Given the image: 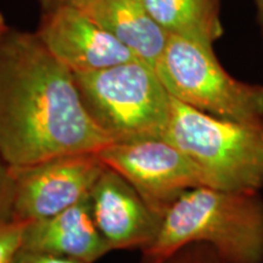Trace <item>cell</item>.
<instances>
[{
    "mask_svg": "<svg viewBox=\"0 0 263 263\" xmlns=\"http://www.w3.org/2000/svg\"><path fill=\"white\" fill-rule=\"evenodd\" d=\"M114 140L88 114L74 76L37 34L11 29L0 44V156L10 167L99 153Z\"/></svg>",
    "mask_w": 263,
    "mask_h": 263,
    "instance_id": "cell-1",
    "label": "cell"
},
{
    "mask_svg": "<svg viewBox=\"0 0 263 263\" xmlns=\"http://www.w3.org/2000/svg\"><path fill=\"white\" fill-rule=\"evenodd\" d=\"M212 246L227 263H263V200L258 192L197 186L163 212L160 229L144 249V262H159L183 246Z\"/></svg>",
    "mask_w": 263,
    "mask_h": 263,
    "instance_id": "cell-2",
    "label": "cell"
},
{
    "mask_svg": "<svg viewBox=\"0 0 263 263\" xmlns=\"http://www.w3.org/2000/svg\"><path fill=\"white\" fill-rule=\"evenodd\" d=\"M164 139L200 167L211 188L258 192L263 186V118L216 117L172 98Z\"/></svg>",
    "mask_w": 263,
    "mask_h": 263,
    "instance_id": "cell-3",
    "label": "cell"
},
{
    "mask_svg": "<svg viewBox=\"0 0 263 263\" xmlns=\"http://www.w3.org/2000/svg\"><path fill=\"white\" fill-rule=\"evenodd\" d=\"M73 76L88 114L114 143L164 138L172 97L155 68L132 60Z\"/></svg>",
    "mask_w": 263,
    "mask_h": 263,
    "instance_id": "cell-4",
    "label": "cell"
},
{
    "mask_svg": "<svg viewBox=\"0 0 263 263\" xmlns=\"http://www.w3.org/2000/svg\"><path fill=\"white\" fill-rule=\"evenodd\" d=\"M155 71L171 97L201 112L236 121L263 118V84L230 76L213 48L170 34Z\"/></svg>",
    "mask_w": 263,
    "mask_h": 263,
    "instance_id": "cell-5",
    "label": "cell"
},
{
    "mask_svg": "<svg viewBox=\"0 0 263 263\" xmlns=\"http://www.w3.org/2000/svg\"><path fill=\"white\" fill-rule=\"evenodd\" d=\"M161 216L186 190L209 186L200 167L164 138L112 143L98 153Z\"/></svg>",
    "mask_w": 263,
    "mask_h": 263,
    "instance_id": "cell-6",
    "label": "cell"
},
{
    "mask_svg": "<svg viewBox=\"0 0 263 263\" xmlns=\"http://www.w3.org/2000/svg\"><path fill=\"white\" fill-rule=\"evenodd\" d=\"M105 167L98 153L10 167L15 184L14 219L41 221L81 202L90 195Z\"/></svg>",
    "mask_w": 263,
    "mask_h": 263,
    "instance_id": "cell-7",
    "label": "cell"
},
{
    "mask_svg": "<svg viewBox=\"0 0 263 263\" xmlns=\"http://www.w3.org/2000/svg\"><path fill=\"white\" fill-rule=\"evenodd\" d=\"M34 33L72 73H87L138 60L129 49L74 5L43 12Z\"/></svg>",
    "mask_w": 263,
    "mask_h": 263,
    "instance_id": "cell-8",
    "label": "cell"
},
{
    "mask_svg": "<svg viewBox=\"0 0 263 263\" xmlns=\"http://www.w3.org/2000/svg\"><path fill=\"white\" fill-rule=\"evenodd\" d=\"M90 202L95 222L110 250L143 251L159 232L162 216L112 168L105 167L91 190Z\"/></svg>",
    "mask_w": 263,
    "mask_h": 263,
    "instance_id": "cell-9",
    "label": "cell"
},
{
    "mask_svg": "<svg viewBox=\"0 0 263 263\" xmlns=\"http://www.w3.org/2000/svg\"><path fill=\"white\" fill-rule=\"evenodd\" d=\"M22 249L94 263L111 250L91 210L90 195L58 215L27 223Z\"/></svg>",
    "mask_w": 263,
    "mask_h": 263,
    "instance_id": "cell-10",
    "label": "cell"
},
{
    "mask_svg": "<svg viewBox=\"0 0 263 263\" xmlns=\"http://www.w3.org/2000/svg\"><path fill=\"white\" fill-rule=\"evenodd\" d=\"M74 6L122 43L138 60L155 68L170 34L153 18L143 0H81Z\"/></svg>",
    "mask_w": 263,
    "mask_h": 263,
    "instance_id": "cell-11",
    "label": "cell"
},
{
    "mask_svg": "<svg viewBox=\"0 0 263 263\" xmlns=\"http://www.w3.org/2000/svg\"><path fill=\"white\" fill-rule=\"evenodd\" d=\"M153 18L168 34L213 48L222 37L221 0H143Z\"/></svg>",
    "mask_w": 263,
    "mask_h": 263,
    "instance_id": "cell-12",
    "label": "cell"
},
{
    "mask_svg": "<svg viewBox=\"0 0 263 263\" xmlns=\"http://www.w3.org/2000/svg\"><path fill=\"white\" fill-rule=\"evenodd\" d=\"M27 223L11 219L0 226V263H12L22 248Z\"/></svg>",
    "mask_w": 263,
    "mask_h": 263,
    "instance_id": "cell-13",
    "label": "cell"
},
{
    "mask_svg": "<svg viewBox=\"0 0 263 263\" xmlns=\"http://www.w3.org/2000/svg\"><path fill=\"white\" fill-rule=\"evenodd\" d=\"M144 263H227L218 252L212 246L194 242L183 246L178 251L161 259L159 262H144Z\"/></svg>",
    "mask_w": 263,
    "mask_h": 263,
    "instance_id": "cell-14",
    "label": "cell"
},
{
    "mask_svg": "<svg viewBox=\"0 0 263 263\" xmlns=\"http://www.w3.org/2000/svg\"><path fill=\"white\" fill-rule=\"evenodd\" d=\"M15 184L11 168L0 156V226L14 219Z\"/></svg>",
    "mask_w": 263,
    "mask_h": 263,
    "instance_id": "cell-15",
    "label": "cell"
},
{
    "mask_svg": "<svg viewBox=\"0 0 263 263\" xmlns=\"http://www.w3.org/2000/svg\"><path fill=\"white\" fill-rule=\"evenodd\" d=\"M12 263H85L78 259L65 257V256L49 254L43 251H32V250L22 249Z\"/></svg>",
    "mask_w": 263,
    "mask_h": 263,
    "instance_id": "cell-16",
    "label": "cell"
},
{
    "mask_svg": "<svg viewBox=\"0 0 263 263\" xmlns=\"http://www.w3.org/2000/svg\"><path fill=\"white\" fill-rule=\"evenodd\" d=\"M38 4L41 5L42 11H49V10H52L55 8H59V6L64 5H77L81 0H37Z\"/></svg>",
    "mask_w": 263,
    "mask_h": 263,
    "instance_id": "cell-17",
    "label": "cell"
},
{
    "mask_svg": "<svg viewBox=\"0 0 263 263\" xmlns=\"http://www.w3.org/2000/svg\"><path fill=\"white\" fill-rule=\"evenodd\" d=\"M254 3L256 8V15H257V24L263 39V0H254Z\"/></svg>",
    "mask_w": 263,
    "mask_h": 263,
    "instance_id": "cell-18",
    "label": "cell"
},
{
    "mask_svg": "<svg viewBox=\"0 0 263 263\" xmlns=\"http://www.w3.org/2000/svg\"><path fill=\"white\" fill-rule=\"evenodd\" d=\"M9 31H10V27L8 26V24H6V20L4 17V15L0 12V44H2L3 39H4L6 33H8Z\"/></svg>",
    "mask_w": 263,
    "mask_h": 263,
    "instance_id": "cell-19",
    "label": "cell"
}]
</instances>
